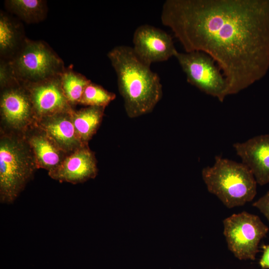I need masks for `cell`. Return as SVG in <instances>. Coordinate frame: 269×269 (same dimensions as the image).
<instances>
[{
    "mask_svg": "<svg viewBox=\"0 0 269 269\" xmlns=\"http://www.w3.org/2000/svg\"><path fill=\"white\" fill-rule=\"evenodd\" d=\"M161 23L186 52L201 51L217 63L227 96L259 80L269 63V1L166 0Z\"/></svg>",
    "mask_w": 269,
    "mask_h": 269,
    "instance_id": "1",
    "label": "cell"
},
{
    "mask_svg": "<svg viewBox=\"0 0 269 269\" xmlns=\"http://www.w3.org/2000/svg\"><path fill=\"white\" fill-rule=\"evenodd\" d=\"M107 56L116 72L128 116L135 118L151 112L163 94L158 75L138 58L131 47L116 46Z\"/></svg>",
    "mask_w": 269,
    "mask_h": 269,
    "instance_id": "2",
    "label": "cell"
},
{
    "mask_svg": "<svg viewBox=\"0 0 269 269\" xmlns=\"http://www.w3.org/2000/svg\"><path fill=\"white\" fill-rule=\"evenodd\" d=\"M202 176L208 191L229 208L243 206L257 194V182L242 162L216 156L212 166L202 169Z\"/></svg>",
    "mask_w": 269,
    "mask_h": 269,
    "instance_id": "3",
    "label": "cell"
},
{
    "mask_svg": "<svg viewBox=\"0 0 269 269\" xmlns=\"http://www.w3.org/2000/svg\"><path fill=\"white\" fill-rule=\"evenodd\" d=\"M22 140L3 136L0 142V201L13 203L32 177L36 165Z\"/></svg>",
    "mask_w": 269,
    "mask_h": 269,
    "instance_id": "4",
    "label": "cell"
},
{
    "mask_svg": "<svg viewBox=\"0 0 269 269\" xmlns=\"http://www.w3.org/2000/svg\"><path fill=\"white\" fill-rule=\"evenodd\" d=\"M8 62L14 78L23 85L59 76L65 69L62 60L45 42L27 38Z\"/></svg>",
    "mask_w": 269,
    "mask_h": 269,
    "instance_id": "5",
    "label": "cell"
},
{
    "mask_svg": "<svg viewBox=\"0 0 269 269\" xmlns=\"http://www.w3.org/2000/svg\"><path fill=\"white\" fill-rule=\"evenodd\" d=\"M224 235L229 250L239 260L256 259L259 245L269 229L254 214L246 211L223 220Z\"/></svg>",
    "mask_w": 269,
    "mask_h": 269,
    "instance_id": "6",
    "label": "cell"
},
{
    "mask_svg": "<svg viewBox=\"0 0 269 269\" xmlns=\"http://www.w3.org/2000/svg\"><path fill=\"white\" fill-rule=\"evenodd\" d=\"M187 82L207 95L223 102L227 96V83L220 68L209 55L201 51L179 52L174 56Z\"/></svg>",
    "mask_w": 269,
    "mask_h": 269,
    "instance_id": "7",
    "label": "cell"
},
{
    "mask_svg": "<svg viewBox=\"0 0 269 269\" xmlns=\"http://www.w3.org/2000/svg\"><path fill=\"white\" fill-rule=\"evenodd\" d=\"M134 51L138 58L150 66L152 63L167 61L177 51L172 37L162 30L149 24H142L135 30L133 38Z\"/></svg>",
    "mask_w": 269,
    "mask_h": 269,
    "instance_id": "8",
    "label": "cell"
},
{
    "mask_svg": "<svg viewBox=\"0 0 269 269\" xmlns=\"http://www.w3.org/2000/svg\"><path fill=\"white\" fill-rule=\"evenodd\" d=\"M24 86L28 92L37 119L72 110L62 90L60 75Z\"/></svg>",
    "mask_w": 269,
    "mask_h": 269,
    "instance_id": "9",
    "label": "cell"
},
{
    "mask_svg": "<svg viewBox=\"0 0 269 269\" xmlns=\"http://www.w3.org/2000/svg\"><path fill=\"white\" fill-rule=\"evenodd\" d=\"M2 90L0 97L2 119L14 129L25 128L35 117L27 90L19 82Z\"/></svg>",
    "mask_w": 269,
    "mask_h": 269,
    "instance_id": "10",
    "label": "cell"
},
{
    "mask_svg": "<svg viewBox=\"0 0 269 269\" xmlns=\"http://www.w3.org/2000/svg\"><path fill=\"white\" fill-rule=\"evenodd\" d=\"M233 146L242 162L252 172L257 184L269 183V134L236 142Z\"/></svg>",
    "mask_w": 269,
    "mask_h": 269,
    "instance_id": "11",
    "label": "cell"
},
{
    "mask_svg": "<svg viewBox=\"0 0 269 269\" xmlns=\"http://www.w3.org/2000/svg\"><path fill=\"white\" fill-rule=\"evenodd\" d=\"M97 173L95 155L85 146L65 157L61 164L48 174L60 182L77 184L94 178Z\"/></svg>",
    "mask_w": 269,
    "mask_h": 269,
    "instance_id": "12",
    "label": "cell"
},
{
    "mask_svg": "<svg viewBox=\"0 0 269 269\" xmlns=\"http://www.w3.org/2000/svg\"><path fill=\"white\" fill-rule=\"evenodd\" d=\"M71 111L64 112L40 120V127L64 153H73L86 146L79 138L72 119Z\"/></svg>",
    "mask_w": 269,
    "mask_h": 269,
    "instance_id": "13",
    "label": "cell"
},
{
    "mask_svg": "<svg viewBox=\"0 0 269 269\" xmlns=\"http://www.w3.org/2000/svg\"><path fill=\"white\" fill-rule=\"evenodd\" d=\"M28 138L37 167L51 171L57 168L65 157L64 152L43 132Z\"/></svg>",
    "mask_w": 269,
    "mask_h": 269,
    "instance_id": "14",
    "label": "cell"
},
{
    "mask_svg": "<svg viewBox=\"0 0 269 269\" xmlns=\"http://www.w3.org/2000/svg\"><path fill=\"white\" fill-rule=\"evenodd\" d=\"M105 107L89 106L71 115L76 132L81 140L86 145L97 131L103 119Z\"/></svg>",
    "mask_w": 269,
    "mask_h": 269,
    "instance_id": "15",
    "label": "cell"
},
{
    "mask_svg": "<svg viewBox=\"0 0 269 269\" xmlns=\"http://www.w3.org/2000/svg\"><path fill=\"white\" fill-rule=\"evenodd\" d=\"M17 25L3 12L0 15V53L2 59L9 61L20 48L22 40Z\"/></svg>",
    "mask_w": 269,
    "mask_h": 269,
    "instance_id": "16",
    "label": "cell"
},
{
    "mask_svg": "<svg viewBox=\"0 0 269 269\" xmlns=\"http://www.w3.org/2000/svg\"><path fill=\"white\" fill-rule=\"evenodd\" d=\"M7 8L27 23L38 22L47 13L46 1L41 0H9Z\"/></svg>",
    "mask_w": 269,
    "mask_h": 269,
    "instance_id": "17",
    "label": "cell"
},
{
    "mask_svg": "<svg viewBox=\"0 0 269 269\" xmlns=\"http://www.w3.org/2000/svg\"><path fill=\"white\" fill-rule=\"evenodd\" d=\"M60 79L62 90L69 104L80 103L85 88L91 81L70 69H65L60 75Z\"/></svg>",
    "mask_w": 269,
    "mask_h": 269,
    "instance_id": "18",
    "label": "cell"
},
{
    "mask_svg": "<svg viewBox=\"0 0 269 269\" xmlns=\"http://www.w3.org/2000/svg\"><path fill=\"white\" fill-rule=\"evenodd\" d=\"M116 97L115 93L91 82L85 88L80 103L88 107L106 108Z\"/></svg>",
    "mask_w": 269,
    "mask_h": 269,
    "instance_id": "19",
    "label": "cell"
},
{
    "mask_svg": "<svg viewBox=\"0 0 269 269\" xmlns=\"http://www.w3.org/2000/svg\"><path fill=\"white\" fill-rule=\"evenodd\" d=\"M18 82L14 77L8 61L1 60L0 64V85L3 89Z\"/></svg>",
    "mask_w": 269,
    "mask_h": 269,
    "instance_id": "20",
    "label": "cell"
},
{
    "mask_svg": "<svg viewBox=\"0 0 269 269\" xmlns=\"http://www.w3.org/2000/svg\"><path fill=\"white\" fill-rule=\"evenodd\" d=\"M266 217L269 223V190L253 204Z\"/></svg>",
    "mask_w": 269,
    "mask_h": 269,
    "instance_id": "21",
    "label": "cell"
},
{
    "mask_svg": "<svg viewBox=\"0 0 269 269\" xmlns=\"http://www.w3.org/2000/svg\"><path fill=\"white\" fill-rule=\"evenodd\" d=\"M261 248L263 250V253L259 264L262 269H269V244L263 245Z\"/></svg>",
    "mask_w": 269,
    "mask_h": 269,
    "instance_id": "22",
    "label": "cell"
}]
</instances>
